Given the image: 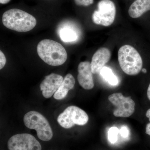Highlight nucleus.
I'll list each match as a JSON object with an SVG mask.
<instances>
[{
  "instance_id": "1",
  "label": "nucleus",
  "mask_w": 150,
  "mask_h": 150,
  "mask_svg": "<svg viewBox=\"0 0 150 150\" xmlns=\"http://www.w3.org/2000/svg\"><path fill=\"white\" fill-rule=\"evenodd\" d=\"M4 25L8 29L19 32H26L35 27L37 21L34 16L24 11L13 8L3 14Z\"/></svg>"
},
{
  "instance_id": "2",
  "label": "nucleus",
  "mask_w": 150,
  "mask_h": 150,
  "mask_svg": "<svg viewBox=\"0 0 150 150\" xmlns=\"http://www.w3.org/2000/svg\"><path fill=\"white\" fill-rule=\"evenodd\" d=\"M37 52L40 59L51 66H61L67 59V53L60 43L50 39L41 40L37 46Z\"/></svg>"
},
{
  "instance_id": "3",
  "label": "nucleus",
  "mask_w": 150,
  "mask_h": 150,
  "mask_svg": "<svg viewBox=\"0 0 150 150\" xmlns=\"http://www.w3.org/2000/svg\"><path fill=\"white\" fill-rule=\"evenodd\" d=\"M118 61L125 74L135 76L139 74L143 66V59L138 51L129 45L121 46L118 51Z\"/></svg>"
},
{
  "instance_id": "4",
  "label": "nucleus",
  "mask_w": 150,
  "mask_h": 150,
  "mask_svg": "<svg viewBox=\"0 0 150 150\" xmlns=\"http://www.w3.org/2000/svg\"><path fill=\"white\" fill-rule=\"evenodd\" d=\"M23 121L28 128L36 130L38 137L40 140L48 142L53 138V131L49 122L39 112L35 111L28 112L24 115Z\"/></svg>"
},
{
  "instance_id": "5",
  "label": "nucleus",
  "mask_w": 150,
  "mask_h": 150,
  "mask_svg": "<svg viewBox=\"0 0 150 150\" xmlns=\"http://www.w3.org/2000/svg\"><path fill=\"white\" fill-rule=\"evenodd\" d=\"M86 112L77 106H69L59 115L57 121L63 128L69 129L75 125L83 126L88 122Z\"/></svg>"
},
{
  "instance_id": "6",
  "label": "nucleus",
  "mask_w": 150,
  "mask_h": 150,
  "mask_svg": "<svg viewBox=\"0 0 150 150\" xmlns=\"http://www.w3.org/2000/svg\"><path fill=\"white\" fill-rule=\"evenodd\" d=\"M116 15L115 4L110 0H101L98 4V10L93 14L94 23L104 26H109L113 23Z\"/></svg>"
},
{
  "instance_id": "7",
  "label": "nucleus",
  "mask_w": 150,
  "mask_h": 150,
  "mask_svg": "<svg viewBox=\"0 0 150 150\" xmlns=\"http://www.w3.org/2000/svg\"><path fill=\"white\" fill-rule=\"evenodd\" d=\"M108 99L116 107L113 112L115 117L127 118L135 111V103L130 97H126L122 93H117L109 96Z\"/></svg>"
},
{
  "instance_id": "8",
  "label": "nucleus",
  "mask_w": 150,
  "mask_h": 150,
  "mask_svg": "<svg viewBox=\"0 0 150 150\" xmlns=\"http://www.w3.org/2000/svg\"><path fill=\"white\" fill-rule=\"evenodd\" d=\"M9 150H42L40 143L31 134H21L12 136L8 142Z\"/></svg>"
},
{
  "instance_id": "9",
  "label": "nucleus",
  "mask_w": 150,
  "mask_h": 150,
  "mask_svg": "<svg viewBox=\"0 0 150 150\" xmlns=\"http://www.w3.org/2000/svg\"><path fill=\"white\" fill-rule=\"evenodd\" d=\"M63 80L62 76L54 73L45 77L40 85L43 97L46 98H51L57 91Z\"/></svg>"
},
{
  "instance_id": "10",
  "label": "nucleus",
  "mask_w": 150,
  "mask_h": 150,
  "mask_svg": "<svg viewBox=\"0 0 150 150\" xmlns=\"http://www.w3.org/2000/svg\"><path fill=\"white\" fill-rule=\"evenodd\" d=\"M77 79L80 85L86 90H91L94 86L91 63L81 62L78 68Z\"/></svg>"
},
{
  "instance_id": "11",
  "label": "nucleus",
  "mask_w": 150,
  "mask_h": 150,
  "mask_svg": "<svg viewBox=\"0 0 150 150\" xmlns=\"http://www.w3.org/2000/svg\"><path fill=\"white\" fill-rule=\"evenodd\" d=\"M110 57L111 53L108 48L103 47L98 49L93 56L91 63L93 74H100L103 68L110 60Z\"/></svg>"
},
{
  "instance_id": "12",
  "label": "nucleus",
  "mask_w": 150,
  "mask_h": 150,
  "mask_svg": "<svg viewBox=\"0 0 150 150\" xmlns=\"http://www.w3.org/2000/svg\"><path fill=\"white\" fill-rule=\"evenodd\" d=\"M58 34L62 41L65 43H73L79 39L77 30L68 23H64L59 26Z\"/></svg>"
},
{
  "instance_id": "13",
  "label": "nucleus",
  "mask_w": 150,
  "mask_h": 150,
  "mask_svg": "<svg viewBox=\"0 0 150 150\" xmlns=\"http://www.w3.org/2000/svg\"><path fill=\"white\" fill-rule=\"evenodd\" d=\"M150 11V0H136L129 9V15L132 18H137Z\"/></svg>"
},
{
  "instance_id": "14",
  "label": "nucleus",
  "mask_w": 150,
  "mask_h": 150,
  "mask_svg": "<svg viewBox=\"0 0 150 150\" xmlns=\"http://www.w3.org/2000/svg\"><path fill=\"white\" fill-rule=\"evenodd\" d=\"M75 82L73 75L70 74L66 75L60 87L54 95V98L58 100L64 98L69 91L74 88Z\"/></svg>"
},
{
  "instance_id": "15",
  "label": "nucleus",
  "mask_w": 150,
  "mask_h": 150,
  "mask_svg": "<svg viewBox=\"0 0 150 150\" xmlns=\"http://www.w3.org/2000/svg\"><path fill=\"white\" fill-rule=\"evenodd\" d=\"M100 74L103 78L111 85L116 86L118 83V78L110 68L104 67L100 71Z\"/></svg>"
},
{
  "instance_id": "16",
  "label": "nucleus",
  "mask_w": 150,
  "mask_h": 150,
  "mask_svg": "<svg viewBox=\"0 0 150 150\" xmlns=\"http://www.w3.org/2000/svg\"><path fill=\"white\" fill-rule=\"evenodd\" d=\"M119 130L115 127L110 128L108 131V139L111 144H114L118 140V136Z\"/></svg>"
},
{
  "instance_id": "17",
  "label": "nucleus",
  "mask_w": 150,
  "mask_h": 150,
  "mask_svg": "<svg viewBox=\"0 0 150 150\" xmlns=\"http://www.w3.org/2000/svg\"><path fill=\"white\" fill-rule=\"evenodd\" d=\"M94 0H74L76 5L79 6H87L92 4Z\"/></svg>"
},
{
  "instance_id": "18",
  "label": "nucleus",
  "mask_w": 150,
  "mask_h": 150,
  "mask_svg": "<svg viewBox=\"0 0 150 150\" xmlns=\"http://www.w3.org/2000/svg\"><path fill=\"white\" fill-rule=\"evenodd\" d=\"M119 132L121 136L123 138H127L129 135V128L126 126H122L121 129L119 130Z\"/></svg>"
},
{
  "instance_id": "19",
  "label": "nucleus",
  "mask_w": 150,
  "mask_h": 150,
  "mask_svg": "<svg viewBox=\"0 0 150 150\" xmlns=\"http://www.w3.org/2000/svg\"><path fill=\"white\" fill-rule=\"evenodd\" d=\"M6 58L4 53L0 51V69H2L6 64Z\"/></svg>"
},
{
  "instance_id": "20",
  "label": "nucleus",
  "mask_w": 150,
  "mask_h": 150,
  "mask_svg": "<svg viewBox=\"0 0 150 150\" xmlns=\"http://www.w3.org/2000/svg\"><path fill=\"white\" fill-rule=\"evenodd\" d=\"M146 133L150 136V123H148L146 126Z\"/></svg>"
},
{
  "instance_id": "21",
  "label": "nucleus",
  "mask_w": 150,
  "mask_h": 150,
  "mask_svg": "<svg viewBox=\"0 0 150 150\" xmlns=\"http://www.w3.org/2000/svg\"><path fill=\"white\" fill-rule=\"evenodd\" d=\"M147 96L148 99L150 101V83L148 86L147 91Z\"/></svg>"
},
{
  "instance_id": "22",
  "label": "nucleus",
  "mask_w": 150,
  "mask_h": 150,
  "mask_svg": "<svg viewBox=\"0 0 150 150\" xmlns=\"http://www.w3.org/2000/svg\"><path fill=\"white\" fill-rule=\"evenodd\" d=\"M11 0H0V3L2 4H6L10 1Z\"/></svg>"
},
{
  "instance_id": "23",
  "label": "nucleus",
  "mask_w": 150,
  "mask_h": 150,
  "mask_svg": "<svg viewBox=\"0 0 150 150\" xmlns=\"http://www.w3.org/2000/svg\"><path fill=\"white\" fill-rule=\"evenodd\" d=\"M146 115L147 118H149V120L150 122V108H149V109H148L147 111H146Z\"/></svg>"
},
{
  "instance_id": "24",
  "label": "nucleus",
  "mask_w": 150,
  "mask_h": 150,
  "mask_svg": "<svg viewBox=\"0 0 150 150\" xmlns=\"http://www.w3.org/2000/svg\"><path fill=\"white\" fill-rule=\"evenodd\" d=\"M142 72L144 73V74H146L147 72V71L146 69H145V68H143L142 69Z\"/></svg>"
}]
</instances>
